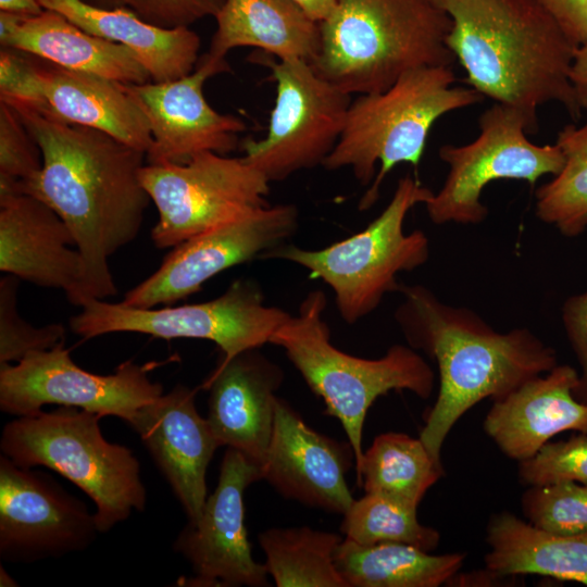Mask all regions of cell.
<instances>
[{
    "mask_svg": "<svg viewBox=\"0 0 587 587\" xmlns=\"http://www.w3.org/2000/svg\"><path fill=\"white\" fill-rule=\"evenodd\" d=\"M13 109L38 143L43 163L12 192L41 200L71 229L84 259L76 307L114 296L109 258L137 237L151 201L139 177L146 152L92 127L30 108Z\"/></svg>",
    "mask_w": 587,
    "mask_h": 587,
    "instance_id": "6da1fadb",
    "label": "cell"
},
{
    "mask_svg": "<svg viewBox=\"0 0 587 587\" xmlns=\"http://www.w3.org/2000/svg\"><path fill=\"white\" fill-rule=\"evenodd\" d=\"M395 320L408 345L437 362L439 390L420 434L441 462L444 442L465 412L499 400L558 365L557 352L528 328L492 329L466 308L441 302L423 285L400 284Z\"/></svg>",
    "mask_w": 587,
    "mask_h": 587,
    "instance_id": "7a4b0ae2",
    "label": "cell"
},
{
    "mask_svg": "<svg viewBox=\"0 0 587 587\" xmlns=\"http://www.w3.org/2000/svg\"><path fill=\"white\" fill-rule=\"evenodd\" d=\"M447 12L446 45L471 88L521 111L538 129L537 110L554 102L577 120L571 83L577 45L534 0H433Z\"/></svg>",
    "mask_w": 587,
    "mask_h": 587,
    "instance_id": "3957f363",
    "label": "cell"
},
{
    "mask_svg": "<svg viewBox=\"0 0 587 587\" xmlns=\"http://www.w3.org/2000/svg\"><path fill=\"white\" fill-rule=\"evenodd\" d=\"M314 71L352 93L378 92L424 66L452 65L447 12L433 0H338L320 23Z\"/></svg>",
    "mask_w": 587,
    "mask_h": 587,
    "instance_id": "277c9868",
    "label": "cell"
},
{
    "mask_svg": "<svg viewBox=\"0 0 587 587\" xmlns=\"http://www.w3.org/2000/svg\"><path fill=\"white\" fill-rule=\"evenodd\" d=\"M454 82L452 65L424 66L403 74L383 91L351 101L344 130L323 166L350 168L361 186H369L359 201L360 211L375 204L396 165H419L437 120L484 99L471 87L453 86Z\"/></svg>",
    "mask_w": 587,
    "mask_h": 587,
    "instance_id": "5b68a950",
    "label": "cell"
},
{
    "mask_svg": "<svg viewBox=\"0 0 587 587\" xmlns=\"http://www.w3.org/2000/svg\"><path fill=\"white\" fill-rule=\"evenodd\" d=\"M326 295L309 291L277 328L270 344L282 348L309 388L325 403V413L338 419L361 463L363 426L374 401L391 390H409L422 399L433 392L435 374L410 346L392 345L378 359H364L339 350L330 341L324 320Z\"/></svg>",
    "mask_w": 587,
    "mask_h": 587,
    "instance_id": "8992f818",
    "label": "cell"
},
{
    "mask_svg": "<svg viewBox=\"0 0 587 587\" xmlns=\"http://www.w3.org/2000/svg\"><path fill=\"white\" fill-rule=\"evenodd\" d=\"M101 416L74 407L17 416L4 425L2 454L23 467L45 466L83 490L96 505L100 533L143 511L147 492L133 451L109 442Z\"/></svg>",
    "mask_w": 587,
    "mask_h": 587,
    "instance_id": "52a82bcc",
    "label": "cell"
},
{
    "mask_svg": "<svg viewBox=\"0 0 587 587\" xmlns=\"http://www.w3.org/2000/svg\"><path fill=\"white\" fill-rule=\"evenodd\" d=\"M433 191L411 175L401 177L394 195L363 230L321 249L283 243L261 259L291 262L323 280L334 292L344 322L354 324L374 312L389 292L398 291L397 275L423 265L429 241L422 230L403 229L409 211L425 204Z\"/></svg>",
    "mask_w": 587,
    "mask_h": 587,
    "instance_id": "ba28073f",
    "label": "cell"
},
{
    "mask_svg": "<svg viewBox=\"0 0 587 587\" xmlns=\"http://www.w3.org/2000/svg\"><path fill=\"white\" fill-rule=\"evenodd\" d=\"M261 286L251 278H238L218 297L192 304L139 309L100 299H88L73 316V333L90 339L111 333L130 332L155 338H192L213 341L223 352L222 362L236 354L261 348L290 316L267 305Z\"/></svg>",
    "mask_w": 587,
    "mask_h": 587,
    "instance_id": "9c48e42d",
    "label": "cell"
},
{
    "mask_svg": "<svg viewBox=\"0 0 587 587\" xmlns=\"http://www.w3.org/2000/svg\"><path fill=\"white\" fill-rule=\"evenodd\" d=\"M139 177L158 210L151 239L159 249L173 248L270 205L271 182L243 155L207 151L183 164L146 163Z\"/></svg>",
    "mask_w": 587,
    "mask_h": 587,
    "instance_id": "30bf717a",
    "label": "cell"
},
{
    "mask_svg": "<svg viewBox=\"0 0 587 587\" xmlns=\"http://www.w3.org/2000/svg\"><path fill=\"white\" fill-rule=\"evenodd\" d=\"M479 134L471 142L439 148V158L449 166L441 188L424 204L436 225H476L488 215L480 201L485 187L494 180L516 179L534 185L544 175H557L563 167L560 147L537 145L528 134L537 129L519 110L494 102L478 118Z\"/></svg>",
    "mask_w": 587,
    "mask_h": 587,
    "instance_id": "8fae6325",
    "label": "cell"
},
{
    "mask_svg": "<svg viewBox=\"0 0 587 587\" xmlns=\"http://www.w3.org/2000/svg\"><path fill=\"white\" fill-rule=\"evenodd\" d=\"M258 55L255 62L271 70L276 97L266 136L246 139L243 157L271 183L282 182L323 165L339 140L352 100L307 61Z\"/></svg>",
    "mask_w": 587,
    "mask_h": 587,
    "instance_id": "7c38bea8",
    "label": "cell"
},
{
    "mask_svg": "<svg viewBox=\"0 0 587 587\" xmlns=\"http://www.w3.org/2000/svg\"><path fill=\"white\" fill-rule=\"evenodd\" d=\"M64 342L0 364L1 411L24 416L58 404L129 423L142 405L163 395L162 385L148 376L153 364L126 361L112 374H95L71 359Z\"/></svg>",
    "mask_w": 587,
    "mask_h": 587,
    "instance_id": "4fadbf2b",
    "label": "cell"
},
{
    "mask_svg": "<svg viewBox=\"0 0 587 587\" xmlns=\"http://www.w3.org/2000/svg\"><path fill=\"white\" fill-rule=\"evenodd\" d=\"M299 224L295 204L267 205L241 220L208 230L175 247L159 268L128 290L123 305L150 309L173 304L201 290L221 272L249 262L292 237Z\"/></svg>",
    "mask_w": 587,
    "mask_h": 587,
    "instance_id": "5bb4252c",
    "label": "cell"
},
{
    "mask_svg": "<svg viewBox=\"0 0 587 587\" xmlns=\"http://www.w3.org/2000/svg\"><path fill=\"white\" fill-rule=\"evenodd\" d=\"M100 533L95 513L42 471L0 455V557L29 563L85 550Z\"/></svg>",
    "mask_w": 587,
    "mask_h": 587,
    "instance_id": "9a60e30c",
    "label": "cell"
},
{
    "mask_svg": "<svg viewBox=\"0 0 587 587\" xmlns=\"http://www.w3.org/2000/svg\"><path fill=\"white\" fill-rule=\"evenodd\" d=\"M262 477L260 465L235 449H226L217 486L208 497L201 516L188 522L174 542V550L192 569V576L178 585L270 586L265 564L252 557L245 526V490Z\"/></svg>",
    "mask_w": 587,
    "mask_h": 587,
    "instance_id": "2e32d148",
    "label": "cell"
},
{
    "mask_svg": "<svg viewBox=\"0 0 587 587\" xmlns=\"http://www.w3.org/2000/svg\"><path fill=\"white\" fill-rule=\"evenodd\" d=\"M229 71L226 59L205 54L195 71L178 79L124 84L150 125L153 140L147 163L183 164L201 152L227 155L238 147V135L246 130V123L238 116L216 112L203 95L210 77Z\"/></svg>",
    "mask_w": 587,
    "mask_h": 587,
    "instance_id": "e0dca14e",
    "label": "cell"
},
{
    "mask_svg": "<svg viewBox=\"0 0 587 587\" xmlns=\"http://www.w3.org/2000/svg\"><path fill=\"white\" fill-rule=\"evenodd\" d=\"M352 464L349 441L317 433L277 397L262 479L285 498L344 514L354 500L346 477Z\"/></svg>",
    "mask_w": 587,
    "mask_h": 587,
    "instance_id": "ac0fdd59",
    "label": "cell"
},
{
    "mask_svg": "<svg viewBox=\"0 0 587 587\" xmlns=\"http://www.w3.org/2000/svg\"><path fill=\"white\" fill-rule=\"evenodd\" d=\"M197 389L177 384L142 405L128 423L180 502L188 522L202 514L207 471L220 447L208 419L195 404Z\"/></svg>",
    "mask_w": 587,
    "mask_h": 587,
    "instance_id": "d6986e66",
    "label": "cell"
},
{
    "mask_svg": "<svg viewBox=\"0 0 587 587\" xmlns=\"http://www.w3.org/2000/svg\"><path fill=\"white\" fill-rule=\"evenodd\" d=\"M284 377L282 367L260 348L220 361L201 385L209 391L207 419L220 447L262 466L273 432L275 392Z\"/></svg>",
    "mask_w": 587,
    "mask_h": 587,
    "instance_id": "ffe728a7",
    "label": "cell"
},
{
    "mask_svg": "<svg viewBox=\"0 0 587 587\" xmlns=\"http://www.w3.org/2000/svg\"><path fill=\"white\" fill-rule=\"evenodd\" d=\"M75 238L48 204L23 192L0 193V271L62 289L76 305L84 259Z\"/></svg>",
    "mask_w": 587,
    "mask_h": 587,
    "instance_id": "44dd1931",
    "label": "cell"
},
{
    "mask_svg": "<svg viewBox=\"0 0 587 587\" xmlns=\"http://www.w3.org/2000/svg\"><path fill=\"white\" fill-rule=\"evenodd\" d=\"M578 373L557 365L502 399L495 400L483 427L499 449L519 462L532 458L553 436L573 430L587 434V405L573 394Z\"/></svg>",
    "mask_w": 587,
    "mask_h": 587,
    "instance_id": "7402d4cb",
    "label": "cell"
},
{
    "mask_svg": "<svg viewBox=\"0 0 587 587\" xmlns=\"http://www.w3.org/2000/svg\"><path fill=\"white\" fill-rule=\"evenodd\" d=\"M29 58L41 98L36 111L105 132L147 154L153 140L150 125L123 83Z\"/></svg>",
    "mask_w": 587,
    "mask_h": 587,
    "instance_id": "603a6c76",
    "label": "cell"
},
{
    "mask_svg": "<svg viewBox=\"0 0 587 587\" xmlns=\"http://www.w3.org/2000/svg\"><path fill=\"white\" fill-rule=\"evenodd\" d=\"M0 43L59 66L123 84L151 82L127 47L93 36L52 10L38 15L0 11Z\"/></svg>",
    "mask_w": 587,
    "mask_h": 587,
    "instance_id": "cb8c5ba5",
    "label": "cell"
},
{
    "mask_svg": "<svg viewBox=\"0 0 587 587\" xmlns=\"http://www.w3.org/2000/svg\"><path fill=\"white\" fill-rule=\"evenodd\" d=\"M93 36L130 49L151 80L164 83L190 74L197 65L200 37L189 27L162 28L126 9H102L84 0H38Z\"/></svg>",
    "mask_w": 587,
    "mask_h": 587,
    "instance_id": "d4e9b609",
    "label": "cell"
},
{
    "mask_svg": "<svg viewBox=\"0 0 587 587\" xmlns=\"http://www.w3.org/2000/svg\"><path fill=\"white\" fill-rule=\"evenodd\" d=\"M214 18L216 30L207 53L213 59L252 47L278 60L311 63L321 46L320 23L292 0H224Z\"/></svg>",
    "mask_w": 587,
    "mask_h": 587,
    "instance_id": "484cf974",
    "label": "cell"
},
{
    "mask_svg": "<svg viewBox=\"0 0 587 587\" xmlns=\"http://www.w3.org/2000/svg\"><path fill=\"white\" fill-rule=\"evenodd\" d=\"M486 542V567L499 575L536 574L587 586V532L555 534L501 511L488 521Z\"/></svg>",
    "mask_w": 587,
    "mask_h": 587,
    "instance_id": "4316f807",
    "label": "cell"
},
{
    "mask_svg": "<svg viewBox=\"0 0 587 587\" xmlns=\"http://www.w3.org/2000/svg\"><path fill=\"white\" fill-rule=\"evenodd\" d=\"M464 553L430 554L403 542L359 545L344 538L335 564L348 587H437L459 572Z\"/></svg>",
    "mask_w": 587,
    "mask_h": 587,
    "instance_id": "83f0119b",
    "label": "cell"
},
{
    "mask_svg": "<svg viewBox=\"0 0 587 587\" xmlns=\"http://www.w3.org/2000/svg\"><path fill=\"white\" fill-rule=\"evenodd\" d=\"M355 473L365 492L380 494L417 509L427 490L444 476V466L420 438L389 432L376 436L363 451Z\"/></svg>",
    "mask_w": 587,
    "mask_h": 587,
    "instance_id": "f1b7e54d",
    "label": "cell"
},
{
    "mask_svg": "<svg viewBox=\"0 0 587 587\" xmlns=\"http://www.w3.org/2000/svg\"><path fill=\"white\" fill-rule=\"evenodd\" d=\"M342 539L308 526L270 528L259 535L264 564L277 587H348L335 564Z\"/></svg>",
    "mask_w": 587,
    "mask_h": 587,
    "instance_id": "f546056e",
    "label": "cell"
},
{
    "mask_svg": "<svg viewBox=\"0 0 587 587\" xmlns=\"http://www.w3.org/2000/svg\"><path fill=\"white\" fill-rule=\"evenodd\" d=\"M564 164L536 190V215L562 235L575 237L587 228V121L564 126L557 136Z\"/></svg>",
    "mask_w": 587,
    "mask_h": 587,
    "instance_id": "4dcf8cb0",
    "label": "cell"
},
{
    "mask_svg": "<svg viewBox=\"0 0 587 587\" xmlns=\"http://www.w3.org/2000/svg\"><path fill=\"white\" fill-rule=\"evenodd\" d=\"M416 510L380 494L365 492L344 513L340 532L359 545L394 541L429 552L438 546L440 534L421 524Z\"/></svg>",
    "mask_w": 587,
    "mask_h": 587,
    "instance_id": "1f68e13d",
    "label": "cell"
},
{
    "mask_svg": "<svg viewBox=\"0 0 587 587\" xmlns=\"http://www.w3.org/2000/svg\"><path fill=\"white\" fill-rule=\"evenodd\" d=\"M521 507L526 521L540 529L563 535L587 532V484L530 486Z\"/></svg>",
    "mask_w": 587,
    "mask_h": 587,
    "instance_id": "d6a6232c",
    "label": "cell"
},
{
    "mask_svg": "<svg viewBox=\"0 0 587 587\" xmlns=\"http://www.w3.org/2000/svg\"><path fill=\"white\" fill-rule=\"evenodd\" d=\"M18 279L10 274L0 279V364L16 363L32 352L49 350L65 341L62 324L35 327L18 315Z\"/></svg>",
    "mask_w": 587,
    "mask_h": 587,
    "instance_id": "836d02e7",
    "label": "cell"
},
{
    "mask_svg": "<svg viewBox=\"0 0 587 587\" xmlns=\"http://www.w3.org/2000/svg\"><path fill=\"white\" fill-rule=\"evenodd\" d=\"M42 163L41 150L18 113L0 101V193L33 178Z\"/></svg>",
    "mask_w": 587,
    "mask_h": 587,
    "instance_id": "e575fe53",
    "label": "cell"
},
{
    "mask_svg": "<svg viewBox=\"0 0 587 587\" xmlns=\"http://www.w3.org/2000/svg\"><path fill=\"white\" fill-rule=\"evenodd\" d=\"M519 477L529 486L562 482L587 484V434L548 441L532 458L519 462Z\"/></svg>",
    "mask_w": 587,
    "mask_h": 587,
    "instance_id": "d590c367",
    "label": "cell"
},
{
    "mask_svg": "<svg viewBox=\"0 0 587 587\" xmlns=\"http://www.w3.org/2000/svg\"><path fill=\"white\" fill-rule=\"evenodd\" d=\"M102 9H126L145 22L162 28L189 27L215 16L224 0H84Z\"/></svg>",
    "mask_w": 587,
    "mask_h": 587,
    "instance_id": "8d00e7d4",
    "label": "cell"
},
{
    "mask_svg": "<svg viewBox=\"0 0 587 587\" xmlns=\"http://www.w3.org/2000/svg\"><path fill=\"white\" fill-rule=\"evenodd\" d=\"M562 322L580 366L574 397L587 405V291L569 297L562 307Z\"/></svg>",
    "mask_w": 587,
    "mask_h": 587,
    "instance_id": "74e56055",
    "label": "cell"
},
{
    "mask_svg": "<svg viewBox=\"0 0 587 587\" xmlns=\"http://www.w3.org/2000/svg\"><path fill=\"white\" fill-rule=\"evenodd\" d=\"M577 46L587 39V0H534Z\"/></svg>",
    "mask_w": 587,
    "mask_h": 587,
    "instance_id": "f35d334b",
    "label": "cell"
},
{
    "mask_svg": "<svg viewBox=\"0 0 587 587\" xmlns=\"http://www.w3.org/2000/svg\"><path fill=\"white\" fill-rule=\"evenodd\" d=\"M571 83L578 109L587 111V39L575 51Z\"/></svg>",
    "mask_w": 587,
    "mask_h": 587,
    "instance_id": "ab89813d",
    "label": "cell"
},
{
    "mask_svg": "<svg viewBox=\"0 0 587 587\" xmlns=\"http://www.w3.org/2000/svg\"><path fill=\"white\" fill-rule=\"evenodd\" d=\"M509 576H502L492 572L489 569L478 571L476 573L454 574L446 585L458 586H494L496 583H502L504 578Z\"/></svg>",
    "mask_w": 587,
    "mask_h": 587,
    "instance_id": "60d3db41",
    "label": "cell"
},
{
    "mask_svg": "<svg viewBox=\"0 0 587 587\" xmlns=\"http://www.w3.org/2000/svg\"><path fill=\"white\" fill-rule=\"evenodd\" d=\"M316 22L324 21L335 8L338 0H292Z\"/></svg>",
    "mask_w": 587,
    "mask_h": 587,
    "instance_id": "b9f144b4",
    "label": "cell"
},
{
    "mask_svg": "<svg viewBox=\"0 0 587 587\" xmlns=\"http://www.w3.org/2000/svg\"><path fill=\"white\" fill-rule=\"evenodd\" d=\"M43 10L38 0H0V11L23 15H38Z\"/></svg>",
    "mask_w": 587,
    "mask_h": 587,
    "instance_id": "7bdbcfd3",
    "label": "cell"
},
{
    "mask_svg": "<svg viewBox=\"0 0 587 587\" xmlns=\"http://www.w3.org/2000/svg\"><path fill=\"white\" fill-rule=\"evenodd\" d=\"M0 585L1 586H16L15 580L7 573V571L3 570V567H0Z\"/></svg>",
    "mask_w": 587,
    "mask_h": 587,
    "instance_id": "ee69618b",
    "label": "cell"
}]
</instances>
